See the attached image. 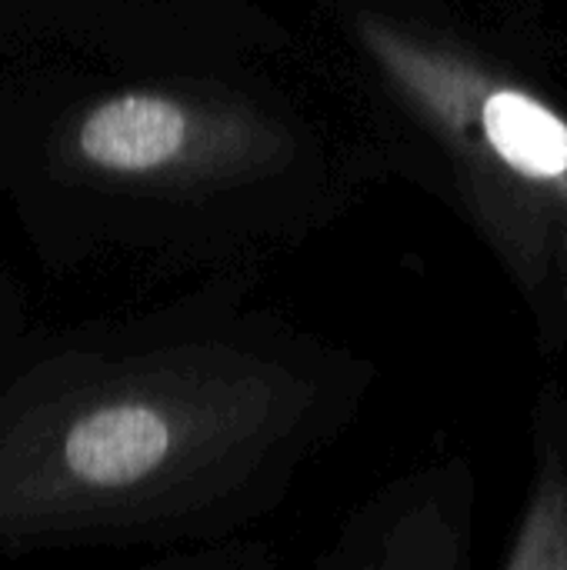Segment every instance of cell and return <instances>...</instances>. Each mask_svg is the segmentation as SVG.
<instances>
[{"mask_svg":"<svg viewBox=\"0 0 567 570\" xmlns=\"http://www.w3.org/2000/svg\"><path fill=\"white\" fill-rule=\"evenodd\" d=\"M371 63L444 150L465 204L535 307L567 317V117L475 50L358 17Z\"/></svg>","mask_w":567,"mask_h":570,"instance_id":"obj_1","label":"cell"},{"mask_svg":"<svg viewBox=\"0 0 567 570\" xmlns=\"http://www.w3.org/2000/svg\"><path fill=\"white\" fill-rule=\"evenodd\" d=\"M284 137L267 120L194 114L164 94H120L87 114L77 134L80 154L114 174H154L194 154L224 164L271 167L284 154Z\"/></svg>","mask_w":567,"mask_h":570,"instance_id":"obj_2","label":"cell"},{"mask_svg":"<svg viewBox=\"0 0 567 570\" xmlns=\"http://www.w3.org/2000/svg\"><path fill=\"white\" fill-rule=\"evenodd\" d=\"M180 444L184 428L174 414L127 401L84 414L63 441V461L77 481L124 491L160 474L177 458Z\"/></svg>","mask_w":567,"mask_h":570,"instance_id":"obj_3","label":"cell"},{"mask_svg":"<svg viewBox=\"0 0 567 570\" xmlns=\"http://www.w3.org/2000/svg\"><path fill=\"white\" fill-rule=\"evenodd\" d=\"M508 570H567V471L548 451L525 521L505 558Z\"/></svg>","mask_w":567,"mask_h":570,"instance_id":"obj_4","label":"cell"}]
</instances>
